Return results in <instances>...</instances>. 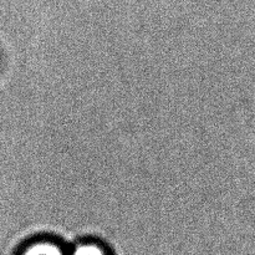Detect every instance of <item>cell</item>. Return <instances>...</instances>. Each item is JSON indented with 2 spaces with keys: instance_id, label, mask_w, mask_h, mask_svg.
I'll return each mask as SVG.
<instances>
[{
  "instance_id": "cell-1",
  "label": "cell",
  "mask_w": 255,
  "mask_h": 255,
  "mask_svg": "<svg viewBox=\"0 0 255 255\" xmlns=\"http://www.w3.org/2000/svg\"><path fill=\"white\" fill-rule=\"evenodd\" d=\"M20 255H69L56 241L52 239H35L21 251Z\"/></svg>"
},
{
  "instance_id": "cell-2",
  "label": "cell",
  "mask_w": 255,
  "mask_h": 255,
  "mask_svg": "<svg viewBox=\"0 0 255 255\" xmlns=\"http://www.w3.org/2000/svg\"><path fill=\"white\" fill-rule=\"evenodd\" d=\"M69 255H109L106 249L95 241H86L77 244Z\"/></svg>"
}]
</instances>
